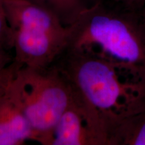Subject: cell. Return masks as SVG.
Returning <instances> with one entry per match:
<instances>
[{
    "label": "cell",
    "mask_w": 145,
    "mask_h": 145,
    "mask_svg": "<svg viewBox=\"0 0 145 145\" xmlns=\"http://www.w3.org/2000/svg\"><path fill=\"white\" fill-rule=\"evenodd\" d=\"M52 66L99 116L107 137L122 120L145 110V66L115 65L71 49L65 50Z\"/></svg>",
    "instance_id": "obj_1"
},
{
    "label": "cell",
    "mask_w": 145,
    "mask_h": 145,
    "mask_svg": "<svg viewBox=\"0 0 145 145\" xmlns=\"http://www.w3.org/2000/svg\"><path fill=\"white\" fill-rule=\"evenodd\" d=\"M66 49L78 50L115 65L145 66V26L140 12L90 3L69 26Z\"/></svg>",
    "instance_id": "obj_2"
},
{
    "label": "cell",
    "mask_w": 145,
    "mask_h": 145,
    "mask_svg": "<svg viewBox=\"0 0 145 145\" xmlns=\"http://www.w3.org/2000/svg\"><path fill=\"white\" fill-rule=\"evenodd\" d=\"M3 3L12 34L14 61L22 67H50L67 47L69 26L32 0H3Z\"/></svg>",
    "instance_id": "obj_3"
},
{
    "label": "cell",
    "mask_w": 145,
    "mask_h": 145,
    "mask_svg": "<svg viewBox=\"0 0 145 145\" xmlns=\"http://www.w3.org/2000/svg\"><path fill=\"white\" fill-rule=\"evenodd\" d=\"M12 83L31 126L33 141L50 145L56 124L73 99L69 83L50 67H21Z\"/></svg>",
    "instance_id": "obj_4"
},
{
    "label": "cell",
    "mask_w": 145,
    "mask_h": 145,
    "mask_svg": "<svg viewBox=\"0 0 145 145\" xmlns=\"http://www.w3.org/2000/svg\"><path fill=\"white\" fill-rule=\"evenodd\" d=\"M50 145H108V137L99 116L73 93L56 124Z\"/></svg>",
    "instance_id": "obj_5"
},
{
    "label": "cell",
    "mask_w": 145,
    "mask_h": 145,
    "mask_svg": "<svg viewBox=\"0 0 145 145\" xmlns=\"http://www.w3.org/2000/svg\"><path fill=\"white\" fill-rule=\"evenodd\" d=\"M12 83L0 98V145H22L34 140L31 126Z\"/></svg>",
    "instance_id": "obj_6"
},
{
    "label": "cell",
    "mask_w": 145,
    "mask_h": 145,
    "mask_svg": "<svg viewBox=\"0 0 145 145\" xmlns=\"http://www.w3.org/2000/svg\"><path fill=\"white\" fill-rule=\"evenodd\" d=\"M108 145H145V110L116 125L108 133Z\"/></svg>",
    "instance_id": "obj_7"
},
{
    "label": "cell",
    "mask_w": 145,
    "mask_h": 145,
    "mask_svg": "<svg viewBox=\"0 0 145 145\" xmlns=\"http://www.w3.org/2000/svg\"><path fill=\"white\" fill-rule=\"evenodd\" d=\"M52 11L65 26H69L90 4L87 0H32Z\"/></svg>",
    "instance_id": "obj_8"
},
{
    "label": "cell",
    "mask_w": 145,
    "mask_h": 145,
    "mask_svg": "<svg viewBox=\"0 0 145 145\" xmlns=\"http://www.w3.org/2000/svg\"><path fill=\"white\" fill-rule=\"evenodd\" d=\"M0 45L9 50H13V39L3 8V0H0Z\"/></svg>",
    "instance_id": "obj_9"
},
{
    "label": "cell",
    "mask_w": 145,
    "mask_h": 145,
    "mask_svg": "<svg viewBox=\"0 0 145 145\" xmlns=\"http://www.w3.org/2000/svg\"><path fill=\"white\" fill-rule=\"evenodd\" d=\"M21 67L20 65L14 60L8 66L0 70V98L8 89L18 70Z\"/></svg>",
    "instance_id": "obj_10"
},
{
    "label": "cell",
    "mask_w": 145,
    "mask_h": 145,
    "mask_svg": "<svg viewBox=\"0 0 145 145\" xmlns=\"http://www.w3.org/2000/svg\"><path fill=\"white\" fill-rule=\"evenodd\" d=\"M120 6L126 10L140 12L145 6V0H116Z\"/></svg>",
    "instance_id": "obj_11"
},
{
    "label": "cell",
    "mask_w": 145,
    "mask_h": 145,
    "mask_svg": "<svg viewBox=\"0 0 145 145\" xmlns=\"http://www.w3.org/2000/svg\"><path fill=\"white\" fill-rule=\"evenodd\" d=\"M14 60V57L11 54L10 50L0 45V70L8 66Z\"/></svg>",
    "instance_id": "obj_12"
},
{
    "label": "cell",
    "mask_w": 145,
    "mask_h": 145,
    "mask_svg": "<svg viewBox=\"0 0 145 145\" xmlns=\"http://www.w3.org/2000/svg\"><path fill=\"white\" fill-rule=\"evenodd\" d=\"M140 16H141V19H142V21L143 24H144V26H145V6L143 8V9L140 12Z\"/></svg>",
    "instance_id": "obj_13"
}]
</instances>
